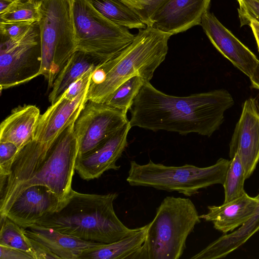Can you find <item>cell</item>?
Masks as SVG:
<instances>
[{
	"label": "cell",
	"mask_w": 259,
	"mask_h": 259,
	"mask_svg": "<svg viewBox=\"0 0 259 259\" xmlns=\"http://www.w3.org/2000/svg\"><path fill=\"white\" fill-rule=\"evenodd\" d=\"M40 115L35 105L15 108L1 124L0 142L13 143L21 150L34 139Z\"/></svg>",
	"instance_id": "18"
},
{
	"label": "cell",
	"mask_w": 259,
	"mask_h": 259,
	"mask_svg": "<svg viewBox=\"0 0 259 259\" xmlns=\"http://www.w3.org/2000/svg\"><path fill=\"white\" fill-rule=\"evenodd\" d=\"M103 63L85 52L76 50L61 70L54 81L49 101L53 104L84 73Z\"/></svg>",
	"instance_id": "22"
},
{
	"label": "cell",
	"mask_w": 259,
	"mask_h": 259,
	"mask_svg": "<svg viewBox=\"0 0 259 259\" xmlns=\"http://www.w3.org/2000/svg\"><path fill=\"white\" fill-rule=\"evenodd\" d=\"M70 1L76 50L94 56L103 63L117 55L133 40L135 35L105 17L90 0Z\"/></svg>",
	"instance_id": "7"
},
{
	"label": "cell",
	"mask_w": 259,
	"mask_h": 259,
	"mask_svg": "<svg viewBox=\"0 0 259 259\" xmlns=\"http://www.w3.org/2000/svg\"><path fill=\"white\" fill-rule=\"evenodd\" d=\"M240 26L249 25L254 21L259 23V2L255 0H237Z\"/></svg>",
	"instance_id": "30"
},
{
	"label": "cell",
	"mask_w": 259,
	"mask_h": 259,
	"mask_svg": "<svg viewBox=\"0 0 259 259\" xmlns=\"http://www.w3.org/2000/svg\"><path fill=\"white\" fill-rule=\"evenodd\" d=\"M63 202L47 187L32 185L17 197L6 217L25 229L58 210Z\"/></svg>",
	"instance_id": "14"
},
{
	"label": "cell",
	"mask_w": 259,
	"mask_h": 259,
	"mask_svg": "<svg viewBox=\"0 0 259 259\" xmlns=\"http://www.w3.org/2000/svg\"><path fill=\"white\" fill-rule=\"evenodd\" d=\"M245 180L244 167L239 156L236 154L230 160L223 184L225 193L224 202L235 199L246 192L244 189Z\"/></svg>",
	"instance_id": "25"
},
{
	"label": "cell",
	"mask_w": 259,
	"mask_h": 259,
	"mask_svg": "<svg viewBox=\"0 0 259 259\" xmlns=\"http://www.w3.org/2000/svg\"><path fill=\"white\" fill-rule=\"evenodd\" d=\"M258 205L257 197H251L245 192L241 196L221 205L208 206L207 212L199 217L212 222L216 230L226 234L249 220L256 212Z\"/></svg>",
	"instance_id": "17"
},
{
	"label": "cell",
	"mask_w": 259,
	"mask_h": 259,
	"mask_svg": "<svg viewBox=\"0 0 259 259\" xmlns=\"http://www.w3.org/2000/svg\"><path fill=\"white\" fill-rule=\"evenodd\" d=\"M255 1H258V2H259V0H255Z\"/></svg>",
	"instance_id": "40"
},
{
	"label": "cell",
	"mask_w": 259,
	"mask_h": 259,
	"mask_svg": "<svg viewBox=\"0 0 259 259\" xmlns=\"http://www.w3.org/2000/svg\"><path fill=\"white\" fill-rule=\"evenodd\" d=\"M134 10L146 25H152L157 11L167 0H118Z\"/></svg>",
	"instance_id": "28"
},
{
	"label": "cell",
	"mask_w": 259,
	"mask_h": 259,
	"mask_svg": "<svg viewBox=\"0 0 259 259\" xmlns=\"http://www.w3.org/2000/svg\"><path fill=\"white\" fill-rule=\"evenodd\" d=\"M38 5L22 1H14L0 13V22H38L40 17Z\"/></svg>",
	"instance_id": "27"
},
{
	"label": "cell",
	"mask_w": 259,
	"mask_h": 259,
	"mask_svg": "<svg viewBox=\"0 0 259 259\" xmlns=\"http://www.w3.org/2000/svg\"><path fill=\"white\" fill-rule=\"evenodd\" d=\"M0 259H34V257L23 250L0 245Z\"/></svg>",
	"instance_id": "33"
},
{
	"label": "cell",
	"mask_w": 259,
	"mask_h": 259,
	"mask_svg": "<svg viewBox=\"0 0 259 259\" xmlns=\"http://www.w3.org/2000/svg\"><path fill=\"white\" fill-rule=\"evenodd\" d=\"M29 239L32 247L34 259L59 258L42 243L32 239Z\"/></svg>",
	"instance_id": "34"
},
{
	"label": "cell",
	"mask_w": 259,
	"mask_h": 259,
	"mask_svg": "<svg viewBox=\"0 0 259 259\" xmlns=\"http://www.w3.org/2000/svg\"><path fill=\"white\" fill-rule=\"evenodd\" d=\"M118 195L117 193L88 194L72 190L58 210L36 224L87 241L115 242L137 229L128 228L116 215L113 202Z\"/></svg>",
	"instance_id": "2"
},
{
	"label": "cell",
	"mask_w": 259,
	"mask_h": 259,
	"mask_svg": "<svg viewBox=\"0 0 259 259\" xmlns=\"http://www.w3.org/2000/svg\"><path fill=\"white\" fill-rule=\"evenodd\" d=\"M0 245L17 248L31 254L34 257L31 244L24 229L7 217L0 219Z\"/></svg>",
	"instance_id": "26"
},
{
	"label": "cell",
	"mask_w": 259,
	"mask_h": 259,
	"mask_svg": "<svg viewBox=\"0 0 259 259\" xmlns=\"http://www.w3.org/2000/svg\"><path fill=\"white\" fill-rule=\"evenodd\" d=\"M258 200V203H259V193L258 194V195L256 196Z\"/></svg>",
	"instance_id": "39"
},
{
	"label": "cell",
	"mask_w": 259,
	"mask_h": 259,
	"mask_svg": "<svg viewBox=\"0 0 259 259\" xmlns=\"http://www.w3.org/2000/svg\"><path fill=\"white\" fill-rule=\"evenodd\" d=\"M92 5L114 24L127 29H143L147 25L131 8L118 0H90Z\"/></svg>",
	"instance_id": "23"
},
{
	"label": "cell",
	"mask_w": 259,
	"mask_h": 259,
	"mask_svg": "<svg viewBox=\"0 0 259 259\" xmlns=\"http://www.w3.org/2000/svg\"><path fill=\"white\" fill-rule=\"evenodd\" d=\"M41 48L38 22L14 38L1 37V91L27 82L40 75Z\"/></svg>",
	"instance_id": "9"
},
{
	"label": "cell",
	"mask_w": 259,
	"mask_h": 259,
	"mask_svg": "<svg viewBox=\"0 0 259 259\" xmlns=\"http://www.w3.org/2000/svg\"><path fill=\"white\" fill-rule=\"evenodd\" d=\"M24 232L28 238L44 244L59 258L79 259L85 250L102 243L83 240L36 224L24 229Z\"/></svg>",
	"instance_id": "19"
},
{
	"label": "cell",
	"mask_w": 259,
	"mask_h": 259,
	"mask_svg": "<svg viewBox=\"0 0 259 259\" xmlns=\"http://www.w3.org/2000/svg\"><path fill=\"white\" fill-rule=\"evenodd\" d=\"M127 115L104 103L88 101L74 122L77 158L96 149L128 122Z\"/></svg>",
	"instance_id": "10"
},
{
	"label": "cell",
	"mask_w": 259,
	"mask_h": 259,
	"mask_svg": "<svg viewBox=\"0 0 259 259\" xmlns=\"http://www.w3.org/2000/svg\"><path fill=\"white\" fill-rule=\"evenodd\" d=\"M89 86L75 98H68L63 93L40 115L34 140L50 148L60 134L77 119L87 102Z\"/></svg>",
	"instance_id": "12"
},
{
	"label": "cell",
	"mask_w": 259,
	"mask_h": 259,
	"mask_svg": "<svg viewBox=\"0 0 259 259\" xmlns=\"http://www.w3.org/2000/svg\"><path fill=\"white\" fill-rule=\"evenodd\" d=\"M259 231V205L255 213L231 233L225 234L192 256L191 259L224 258L245 243Z\"/></svg>",
	"instance_id": "20"
},
{
	"label": "cell",
	"mask_w": 259,
	"mask_h": 259,
	"mask_svg": "<svg viewBox=\"0 0 259 259\" xmlns=\"http://www.w3.org/2000/svg\"><path fill=\"white\" fill-rule=\"evenodd\" d=\"M147 228L148 224L122 239L88 248L79 259H135L145 240Z\"/></svg>",
	"instance_id": "21"
},
{
	"label": "cell",
	"mask_w": 259,
	"mask_h": 259,
	"mask_svg": "<svg viewBox=\"0 0 259 259\" xmlns=\"http://www.w3.org/2000/svg\"><path fill=\"white\" fill-rule=\"evenodd\" d=\"M20 150L13 143L0 142V176L8 177L10 175L13 162Z\"/></svg>",
	"instance_id": "29"
},
{
	"label": "cell",
	"mask_w": 259,
	"mask_h": 259,
	"mask_svg": "<svg viewBox=\"0 0 259 259\" xmlns=\"http://www.w3.org/2000/svg\"><path fill=\"white\" fill-rule=\"evenodd\" d=\"M13 1H23V2H29V3H32V4H36V5H39L40 4V3L42 0H13Z\"/></svg>",
	"instance_id": "38"
},
{
	"label": "cell",
	"mask_w": 259,
	"mask_h": 259,
	"mask_svg": "<svg viewBox=\"0 0 259 259\" xmlns=\"http://www.w3.org/2000/svg\"><path fill=\"white\" fill-rule=\"evenodd\" d=\"M229 163L230 160L223 158L204 167L188 164L167 166L150 159L145 164L131 161L126 181L132 186L178 192L190 197L198 194L201 189L223 185Z\"/></svg>",
	"instance_id": "5"
},
{
	"label": "cell",
	"mask_w": 259,
	"mask_h": 259,
	"mask_svg": "<svg viewBox=\"0 0 259 259\" xmlns=\"http://www.w3.org/2000/svg\"><path fill=\"white\" fill-rule=\"evenodd\" d=\"M13 2V0H0V13L5 11Z\"/></svg>",
	"instance_id": "37"
},
{
	"label": "cell",
	"mask_w": 259,
	"mask_h": 259,
	"mask_svg": "<svg viewBox=\"0 0 259 259\" xmlns=\"http://www.w3.org/2000/svg\"><path fill=\"white\" fill-rule=\"evenodd\" d=\"M131 128L128 121L93 151L77 158L75 170L79 177L89 181L98 179L109 170H118L120 166L116 162L127 146V137Z\"/></svg>",
	"instance_id": "13"
},
{
	"label": "cell",
	"mask_w": 259,
	"mask_h": 259,
	"mask_svg": "<svg viewBox=\"0 0 259 259\" xmlns=\"http://www.w3.org/2000/svg\"><path fill=\"white\" fill-rule=\"evenodd\" d=\"M200 25L214 47L233 65L250 77L259 60L214 16L207 11Z\"/></svg>",
	"instance_id": "15"
},
{
	"label": "cell",
	"mask_w": 259,
	"mask_h": 259,
	"mask_svg": "<svg viewBox=\"0 0 259 259\" xmlns=\"http://www.w3.org/2000/svg\"><path fill=\"white\" fill-rule=\"evenodd\" d=\"M72 122L54 143L41 164L17 192L14 200L27 187L42 185L64 202L73 190L72 182L78 156V142Z\"/></svg>",
	"instance_id": "8"
},
{
	"label": "cell",
	"mask_w": 259,
	"mask_h": 259,
	"mask_svg": "<svg viewBox=\"0 0 259 259\" xmlns=\"http://www.w3.org/2000/svg\"><path fill=\"white\" fill-rule=\"evenodd\" d=\"M234 104L232 95L225 89L177 97L145 81L130 110L129 122L132 127L210 137L223 123L225 112Z\"/></svg>",
	"instance_id": "1"
},
{
	"label": "cell",
	"mask_w": 259,
	"mask_h": 259,
	"mask_svg": "<svg viewBox=\"0 0 259 259\" xmlns=\"http://www.w3.org/2000/svg\"><path fill=\"white\" fill-rule=\"evenodd\" d=\"M237 154L248 179L259 161V108L255 99L244 103L229 144V156Z\"/></svg>",
	"instance_id": "11"
},
{
	"label": "cell",
	"mask_w": 259,
	"mask_h": 259,
	"mask_svg": "<svg viewBox=\"0 0 259 259\" xmlns=\"http://www.w3.org/2000/svg\"><path fill=\"white\" fill-rule=\"evenodd\" d=\"M210 0H167L155 13L152 25L172 35L201 24Z\"/></svg>",
	"instance_id": "16"
},
{
	"label": "cell",
	"mask_w": 259,
	"mask_h": 259,
	"mask_svg": "<svg viewBox=\"0 0 259 259\" xmlns=\"http://www.w3.org/2000/svg\"><path fill=\"white\" fill-rule=\"evenodd\" d=\"M97 67L91 68L80 77L64 93L65 96L69 99H73L88 88L93 74Z\"/></svg>",
	"instance_id": "32"
},
{
	"label": "cell",
	"mask_w": 259,
	"mask_h": 259,
	"mask_svg": "<svg viewBox=\"0 0 259 259\" xmlns=\"http://www.w3.org/2000/svg\"><path fill=\"white\" fill-rule=\"evenodd\" d=\"M34 22H0L1 37L14 38L23 34Z\"/></svg>",
	"instance_id": "31"
},
{
	"label": "cell",
	"mask_w": 259,
	"mask_h": 259,
	"mask_svg": "<svg viewBox=\"0 0 259 259\" xmlns=\"http://www.w3.org/2000/svg\"><path fill=\"white\" fill-rule=\"evenodd\" d=\"M38 21L41 48L40 75L52 88L59 73L76 51L75 27L70 0H42Z\"/></svg>",
	"instance_id": "6"
},
{
	"label": "cell",
	"mask_w": 259,
	"mask_h": 259,
	"mask_svg": "<svg viewBox=\"0 0 259 259\" xmlns=\"http://www.w3.org/2000/svg\"><path fill=\"white\" fill-rule=\"evenodd\" d=\"M171 35L152 25L139 29L129 45L95 69L87 93V101L105 103L121 84L136 75L150 81L165 58Z\"/></svg>",
	"instance_id": "3"
},
{
	"label": "cell",
	"mask_w": 259,
	"mask_h": 259,
	"mask_svg": "<svg viewBox=\"0 0 259 259\" xmlns=\"http://www.w3.org/2000/svg\"><path fill=\"white\" fill-rule=\"evenodd\" d=\"M249 78L252 87L259 90V62Z\"/></svg>",
	"instance_id": "35"
},
{
	"label": "cell",
	"mask_w": 259,
	"mask_h": 259,
	"mask_svg": "<svg viewBox=\"0 0 259 259\" xmlns=\"http://www.w3.org/2000/svg\"><path fill=\"white\" fill-rule=\"evenodd\" d=\"M145 82L139 75L133 76L121 84L104 103L127 115Z\"/></svg>",
	"instance_id": "24"
},
{
	"label": "cell",
	"mask_w": 259,
	"mask_h": 259,
	"mask_svg": "<svg viewBox=\"0 0 259 259\" xmlns=\"http://www.w3.org/2000/svg\"><path fill=\"white\" fill-rule=\"evenodd\" d=\"M201 222L193 202L189 198L167 196L148 224L145 240L135 259H179L186 240Z\"/></svg>",
	"instance_id": "4"
},
{
	"label": "cell",
	"mask_w": 259,
	"mask_h": 259,
	"mask_svg": "<svg viewBox=\"0 0 259 259\" xmlns=\"http://www.w3.org/2000/svg\"><path fill=\"white\" fill-rule=\"evenodd\" d=\"M249 26L251 27L256 39L259 52V23L253 21L250 23Z\"/></svg>",
	"instance_id": "36"
}]
</instances>
